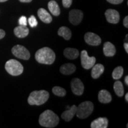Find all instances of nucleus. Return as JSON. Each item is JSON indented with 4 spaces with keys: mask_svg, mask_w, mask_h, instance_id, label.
Segmentation results:
<instances>
[{
    "mask_svg": "<svg viewBox=\"0 0 128 128\" xmlns=\"http://www.w3.org/2000/svg\"><path fill=\"white\" fill-rule=\"evenodd\" d=\"M123 23H124V26L126 28H128V16H126V17H124Z\"/></svg>",
    "mask_w": 128,
    "mask_h": 128,
    "instance_id": "obj_30",
    "label": "nucleus"
},
{
    "mask_svg": "<svg viewBox=\"0 0 128 128\" xmlns=\"http://www.w3.org/2000/svg\"><path fill=\"white\" fill-rule=\"evenodd\" d=\"M49 97V94L47 91H34L30 93L28 97V103L32 106L42 105L47 102Z\"/></svg>",
    "mask_w": 128,
    "mask_h": 128,
    "instance_id": "obj_3",
    "label": "nucleus"
},
{
    "mask_svg": "<svg viewBox=\"0 0 128 128\" xmlns=\"http://www.w3.org/2000/svg\"><path fill=\"white\" fill-rule=\"evenodd\" d=\"M116 50L114 45L111 42H106L103 45V53L105 56L108 57L113 56L116 54Z\"/></svg>",
    "mask_w": 128,
    "mask_h": 128,
    "instance_id": "obj_12",
    "label": "nucleus"
},
{
    "mask_svg": "<svg viewBox=\"0 0 128 128\" xmlns=\"http://www.w3.org/2000/svg\"><path fill=\"white\" fill-rule=\"evenodd\" d=\"M18 24L21 26H27L28 20H27L26 17H25V16H22L18 20Z\"/></svg>",
    "mask_w": 128,
    "mask_h": 128,
    "instance_id": "obj_27",
    "label": "nucleus"
},
{
    "mask_svg": "<svg viewBox=\"0 0 128 128\" xmlns=\"http://www.w3.org/2000/svg\"><path fill=\"white\" fill-rule=\"evenodd\" d=\"M125 100L126 102H128V93H126V96H125Z\"/></svg>",
    "mask_w": 128,
    "mask_h": 128,
    "instance_id": "obj_35",
    "label": "nucleus"
},
{
    "mask_svg": "<svg viewBox=\"0 0 128 128\" xmlns=\"http://www.w3.org/2000/svg\"><path fill=\"white\" fill-rule=\"evenodd\" d=\"M115 93L119 97H122L124 94V87L121 81H117L114 82L113 86Z\"/></svg>",
    "mask_w": 128,
    "mask_h": 128,
    "instance_id": "obj_23",
    "label": "nucleus"
},
{
    "mask_svg": "<svg viewBox=\"0 0 128 128\" xmlns=\"http://www.w3.org/2000/svg\"><path fill=\"white\" fill-rule=\"evenodd\" d=\"M94 105L92 102L86 101L82 102L77 107L76 114L77 118L84 119L88 117L92 113Z\"/></svg>",
    "mask_w": 128,
    "mask_h": 128,
    "instance_id": "obj_4",
    "label": "nucleus"
},
{
    "mask_svg": "<svg viewBox=\"0 0 128 128\" xmlns=\"http://www.w3.org/2000/svg\"><path fill=\"white\" fill-rule=\"evenodd\" d=\"M5 36H6V32L4 30L0 29V39H2V38H4Z\"/></svg>",
    "mask_w": 128,
    "mask_h": 128,
    "instance_id": "obj_31",
    "label": "nucleus"
},
{
    "mask_svg": "<svg viewBox=\"0 0 128 128\" xmlns=\"http://www.w3.org/2000/svg\"><path fill=\"white\" fill-rule=\"evenodd\" d=\"M124 49H125V51L126 52L128 53V43H124Z\"/></svg>",
    "mask_w": 128,
    "mask_h": 128,
    "instance_id": "obj_32",
    "label": "nucleus"
},
{
    "mask_svg": "<svg viewBox=\"0 0 128 128\" xmlns=\"http://www.w3.org/2000/svg\"><path fill=\"white\" fill-rule=\"evenodd\" d=\"M72 2V0H62V5L65 8L70 7Z\"/></svg>",
    "mask_w": 128,
    "mask_h": 128,
    "instance_id": "obj_28",
    "label": "nucleus"
},
{
    "mask_svg": "<svg viewBox=\"0 0 128 128\" xmlns=\"http://www.w3.org/2000/svg\"><path fill=\"white\" fill-rule=\"evenodd\" d=\"M48 8L51 14L55 16H60V8L58 3L55 1H50L48 3Z\"/></svg>",
    "mask_w": 128,
    "mask_h": 128,
    "instance_id": "obj_21",
    "label": "nucleus"
},
{
    "mask_svg": "<svg viewBox=\"0 0 128 128\" xmlns=\"http://www.w3.org/2000/svg\"><path fill=\"white\" fill-rule=\"evenodd\" d=\"M83 12L80 10H72L69 13V21L72 24L76 26L82 22L83 19Z\"/></svg>",
    "mask_w": 128,
    "mask_h": 128,
    "instance_id": "obj_8",
    "label": "nucleus"
},
{
    "mask_svg": "<svg viewBox=\"0 0 128 128\" xmlns=\"http://www.w3.org/2000/svg\"><path fill=\"white\" fill-rule=\"evenodd\" d=\"M98 98L100 103L104 104L109 103L112 100V96L110 92L106 90H102L99 92Z\"/></svg>",
    "mask_w": 128,
    "mask_h": 128,
    "instance_id": "obj_15",
    "label": "nucleus"
},
{
    "mask_svg": "<svg viewBox=\"0 0 128 128\" xmlns=\"http://www.w3.org/2000/svg\"><path fill=\"white\" fill-rule=\"evenodd\" d=\"M28 22L32 28H34L37 26L38 24V21L34 16H31V17H29V18L28 19Z\"/></svg>",
    "mask_w": 128,
    "mask_h": 128,
    "instance_id": "obj_26",
    "label": "nucleus"
},
{
    "mask_svg": "<svg viewBox=\"0 0 128 128\" xmlns=\"http://www.w3.org/2000/svg\"><path fill=\"white\" fill-rule=\"evenodd\" d=\"M124 82H125V84L126 86H128V76H125V78H124Z\"/></svg>",
    "mask_w": 128,
    "mask_h": 128,
    "instance_id": "obj_34",
    "label": "nucleus"
},
{
    "mask_svg": "<svg viewBox=\"0 0 128 128\" xmlns=\"http://www.w3.org/2000/svg\"><path fill=\"white\" fill-rule=\"evenodd\" d=\"M105 16L108 23L117 24L120 20V15L118 11L113 9H108L106 11Z\"/></svg>",
    "mask_w": 128,
    "mask_h": 128,
    "instance_id": "obj_11",
    "label": "nucleus"
},
{
    "mask_svg": "<svg viewBox=\"0 0 128 128\" xmlns=\"http://www.w3.org/2000/svg\"><path fill=\"white\" fill-rule=\"evenodd\" d=\"M108 127V119L106 118H97L91 124L92 128H107Z\"/></svg>",
    "mask_w": 128,
    "mask_h": 128,
    "instance_id": "obj_16",
    "label": "nucleus"
},
{
    "mask_svg": "<svg viewBox=\"0 0 128 128\" xmlns=\"http://www.w3.org/2000/svg\"><path fill=\"white\" fill-rule=\"evenodd\" d=\"M8 1V0H0V2H6V1Z\"/></svg>",
    "mask_w": 128,
    "mask_h": 128,
    "instance_id": "obj_36",
    "label": "nucleus"
},
{
    "mask_svg": "<svg viewBox=\"0 0 128 128\" xmlns=\"http://www.w3.org/2000/svg\"><path fill=\"white\" fill-rule=\"evenodd\" d=\"M123 74H124V68L122 66H119L116 67L113 70V73H112V76L114 80H119L122 76Z\"/></svg>",
    "mask_w": 128,
    "mask_h": 128,
    "instance_id": "obj_24",
    "label": "nucleus"
},
{
    "mask_svg": "<svg viewBox=\"0 0 128 128\" xmlns=\"http://www.w3.org/2000/svg\"><path fill=\"white\" fill-rule=\"evenodd\" d=\"M108 2L112 4H119L124 1V0H106Z\"/></svg>",
    "mask_w": 128,
    "mask_h": 128,
    "instance_id": "obj_29",
    "label": "nucleus"
},
{
    "mask_svg": "<svg viewBox=\"0 0 128 128\" xmlns=\"http://www.w3.org/2000/svg\"><path fill=\"white\" fill-rule=\"evenodd\" d=\"M58 34L59 36H62L64 39L68 40L71 38L72 33L70 28L65 26H62L59 28L58 31Z\"/></svg>",
    "mask_w": 128,
    "mask_h": 128,
    "instance_id": "obj_22",
    "label": "nucleus"
},
{
    "mask_svg": "<svg viewBox=\"0 0 128 128\" xmlns=\"http://www.w3.org/2000/svg\"><path fill=\"white\" fill-rule=\"evenodd\" d=\"M14 34L18 38H24L28 36L29 29L27 26H21L16 27L14 30Z\"/></svg>",
    "mask_w": 128,
    "mask_h": 128,
    "instance_id": "obj_13",
    "label": "nucleus"
},
{
    "mask_svg": "<svg viewBox=\"0 0 128 128\" xmlns=\"http://www.w3.org/2000/svg\"><path fill=\"white\" fill-rule=\"evenodd\" d=\"M95 57H90L86 50H83L81 53V62L82 66L86 70H90L96 64Z\"/></svg>",
    "mask_w": 128,
    "mask_h": 128,
    "instance_id": "obj_7",
    "label": "nucleus"
},
{
    "mask_svg": "<svg viewBox=\"0 0 128 128\" xmlns=\"http://www.w3.org/2000/svg\"><path fill=\"white\" fill-rule=\"evenodd\" d=\"M12 52L16 57L24 60H29L30 54L29 51L24 46L17 44L12 48Z\"/></svg>",
    "mask_w": 128,
    "mask_h": 128,
    "instance_id": "obj_6",
    "label": "nucleus"
},
{
    "mask_svg": "<svg viewBox=\"0 0 128 128\" xmlns=\"http://www.w3.org/2000/svg\"><path fill=\"white\" fill-rule=\"evenodd\" d=\"M76 66L71 63H67L62 65L60 68V71L64 75H71L76 71Z\"/></svg>",
    "mask_w": 128,
    "mask_h": 128,
    "instance_id": "obj_20",
    "label": "nucleus"
},
{
    "mask_svg": "<svg viewBox=\"0 0 128 128\" xmlns=\"http://www.w3.org/2000/svg\"><path fill=\"white\" fill-rule=\"evenodd\" d=\"M76 108H77V106H76V105H73L70 109L64 112L61 114L62 119L66 122H70L76 114Z\"/></svg>",
    "mask_w": 128,
    "mask_h": 128,
    "instance_id": "obj_17",
    "label": "nucleus"
},
{
    "mask_svg": "<svg viewBox=\"0 0 128 128\" xmlns=\"http://www.w3.org/2000/svg\"><path fill=\"white\" fill-rule=\"evenodd\" d=\"M60 122V119L57 114L50 110H47L40 115L39 123L43 127L55 128Z\"/></svg>",
    "mask_w": 128,
    "mask_h": 128,
    "instance_id": "obj_1",
    "label": "nucleus"
},
{
    "mask_svg": "<svg viewBox=\"0 0 128 128\" xmlns=\"http://www.w3.org/2000/svg\"><path fill=\"white\" fill-rule=\"evenodd\" d=\"M5 68L7 72L12 76H18L23 72V66L22 64L16 60H10L6 62Z\"/></svg>",
    "mask_w": 128,
    "mask_h": 128,
    "instance_id": "obj_5",
    "label": "nucleus"
},
{
    "mask_svg": "<svg viewBox=\"0 0 128 128\" xmlns=\"http://www.w3.org/2000/svg\"><path fill=\"white\" fill-rule=\"evenodd\" d=\"M38 15L42 22H43L44 23L49 24L52 22V16L50 15V14L45 9L42 8L39 9V10L38 11Z\"/></svg>",
    "mask_w": 128,
    "mask_h": 128,
    "instance_id": "obj_14",
    "label": "nucleus"
},
{
    "mask_svg": "<svg viewBox=\"0 0 128 128\" xmlns=\"http://www.w3.org/2000/svg\"><path fill=\"white\" fill-rule=\"evenodd\" d=\"M52 92L55 95L59 97H64L66 94V92L64 88L55 86L52 88Z\"/></svg>",
    "mask_w": 128,
    "mask_h": 128,
    "instance_id": "obj_25",
    "label": "nucleus"
},
{
    "mask_svg": "<svg viewBox=\"0 0 128 128\" xmlns=\"http://www.w3.org/2000/svg\"><path fill=\"white\" fill-rule=\"evenodd\" d=\"M92 68V76L94 79L98 78L104 71V67L102 64H97L96 65L94 64Z\"/></svg>",
    "mask_w": 128,
    "mask_h": 128,
    "instance_id": "obj_18",
    "label": "nucleus"
},
{
    "mask_svg": "<svg viewBox=\"0 0 128 128\" xmlns=\"http://www.w3.org/2000/svg\"><path fill=\"white\" fill-rule=\"evenodd\" d=\"M64 55L69 60H76L79 56V51L75 48H67L64 51Z\"/></svg>",
    "mask_w": 128,
    "mask_h": 128,
    "instance_id": "obj_19",
    "label": "nucleus"
},
{
    "mask_svg": "<svg viewBox=\"0 0 128 128\" xmlns=\"http://www.w3.org/2000/svg\"><path fill=\"white\" fill-rule=\"evenodd\" d=\"M84 40L88 44L92 46H98L102 43L100 36L92 32H88L84 36Z\"/></svg>",
    "mask_w": 128,
    "mask_h": 128,
    "instance_id": "obj_10",
    "label": "nucleus"
},
{
    "mask_svg": "<svg viewBox=\"0 0 128 128\" xmlns=\"http://www.w3.org/2000/svg\"><path fill=\"white\" fill-rule=\"evenodd\" d=\"M56 55L50 48L44 47L37 51L35 59L40 64L51 65L55 62Z\"/></svg>",
    "mask_w": 128,
    "mask_h": 128,
    "instance_id": "obj_2",
    "label": "nucleus"
},
{
    "mask_svg": "<svg viewBox=\"0 0 128 128\" xmlns=\"http://www.w3.org/2000/svg\"><path fill=\"white\" fill-rule=\"evenodd\" d=\"M21 2H30L32 0H19Z\"/></svg>",
    "mask_w": 128,
    "mask_h": 128,
    "instance_id": "obj_33",
    "label": "nucleus"
},
{
    "mask_svg": "<svg viewBox=\"0 0 128 128\" xmlns=\"http://www.w3.org/2000/svg\"><path fill=\"white\" fill-rule=\"evenodd\" d=\"M71 90L76 96L82 95L84 92V86L81 80L79 78H74L71 82Z\"/></svg>",
    "mask_w": 128,
    "mask_h": 128,
    "instance_id": "obj_9",
    "label": "nucleus"
}]
</instances>
